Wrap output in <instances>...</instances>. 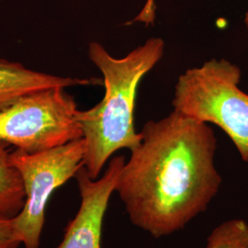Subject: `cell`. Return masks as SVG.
Returning <instances> with one entry per match:
<instances>
[{"label": "cell", "mask_w": 248, "mask_h": 248, "mask_svg": "<svg viewBox=\"0 0 248 248\" xmlns=\"http://www.w3.org/2000/svg\"><path fill=\"white\" fill-rule=\"evenodd\" d=\"M206 248H248V224L233 219L217 226L207 240Z\"/></svg>", "instance_id": "obj_9"}, {"label": "cell", "mask_w": 248, "mask_h": 248, "mask_svg": "<svg viewBox=\"0 0 248 248\" xmlns=\"http://www.w3.org/2000/svg\"><path fill=\"white\" fill-rule=\"evenodd\" d=\"M21 243L17 238L13 217L0 212V248H18Z\"/></svg>", "instance_id": "obj_10"}, {"label": "cell", "mask_w": 248, "mask_h": 248, "mask_svg": "<svg viewBox=\"0 0 248 248\" xmlns=\"http://www.w3.org/2000/svg\"><path fill=\"white\" fill-rule=\"evenodd\" d=\"M143 9H145L146 11H154L155 9V0H147L145 6Z\"/></svg>", "instance_id": "obj_11"}, {"label": "cell", "mask_w": 248, "mask_h": 248, "mask_svg": "<svg viewBox=\"0 0 248 248\" xmlns=\"http://www.w3.org/2000/svg\"><path fill=\"white\" fill-rule=\"evenodd\" d=\"M84 156L83 138L48 150L10 153V162L18 170L25 190L23 209L13 217L17 238L25 248H39L47 203L53 191L84 167Z\"/></svg>", "instance_id": "obj_5"}, {"label": "cell", "mask_w": 248, "mask_h": 248, "mask_svg": "<svg viewBox=\"0 0 248 248\" xmlns=\"http://www.w3.org/2000/svg\"><path fill=\"white\" fill-rule=\"evenodd\" d=\"M242 73L226 59H212L179 76L174 110L221 128L248 162V94L239 88Z\"/></svg>", "instance_id": "obj_3"}, {"label": "cell", "mask_w": 248, "mask_h": 248, "mask_svg": "<svg viewBox=\"0 0 248 248\" xmlns=\"http://www.w3.org/2000/svg\"><path fill=\"white\" fill-rule=\"evenodd\" d=\"M116 185L133 224L159 238L183 229L219 191L217 140L207 124L173 110L149 121Z\"/></svg>", "instance_id": "obj_1"}, {"label": "cell", "mask_w": 248, "mask_h": 248, "mask_svg": "<svg viewBox=\"0 0 248 248\" xmlns=\"http://www.w3.org/2000/svg\"><path fill=\"white\" fill-rule=\"evenodd\" d=\"M78 110L64 88L28 94L0 111V141L36 153L83 138Z\"/></svg>", "instance_id": "obj_4"}, {"label": "cell", "mask_w": 248, "mask_h": 248, "mask_svg": "<svg viewBox=\"0 0 248 248\" xmlns=\"http://www.w3.org/2000/svg\"><path fill=\"white\" fill-rule=\"evenodd\" d=\"M92 84L89 79L62 78L28 69L19 62L0 59V111L23 96L53 88Z\"/></svg>", "instance_id": "obj_7"}, {"label": "cell", "mask_w": 248, "mask_h": 248, "mask_svg": "<svg viewBox=\"0 0 248 248\" xmlns=\"http://www.w3.org/2000/svg\"><path fill=\"white\" fill-rule=\"evenodd\" d=\"M245 24H246L248 31V12L246 14V16H245Z\"/></svg>", "instance_id": "obj_12"}, {"label": "cell", "mask_w": 248, "mask_h": 248, "mask_svg": "<svg viewBox=\"0 0 248 248\" xmlns=\"http://www.w3.org/2000/svg\"><path fill=\"white\" fill-rule=\"evenodd\" d=\"M125 162L123 155L113 157L99 179H92L84 167L79 169L75 177L81 197L79 210L56 248H101L104 216Z\"/></svg>", "instance_id": "obj_6"}, {"label": "cell", "mask_w": 248, "mask_h": 248, "mask_svg": "<svg viewBox=\"0 0 248 248\" xmlns=\"http://www.w3.org/2000/svg\"><path fill=\"white\" fill-rule=\"evenodd\" d=\"M164 52L161 38L148 39L123 58L113 57L99 43L89 44V59L102 73L105 87L104 98L98 104L78 112L85 141L84 168L92 179L98 178L117 151H133L140 144L142 136L134 127L137 89Z\"/></svg>", "instance_id": "obj_2"}, {"label": "cell", "mask_w": 248, "mask_h": 248, "mask_svg": "<svg viewBox=\"0 0 248 248\" xmlns=\"http://www.w3.org/2000/svg\"><path fill=\"white\" fill-rule=\"evenodd\" d=\"M9 145L0 141V212L15 217L23 209L25 190L18 170L10 162Z\"/></svg>", "instance_id": "obj_8"}, {"label": "cell", "mask_w": 248, "mask_h": 248, "mask_svg": "<svg viewBox=\"0 0 248 248\" xmlns=\"http://www.w3.org/2000/svg\"><path fill=\"white\" fill-rule=\"evenodd\" d=\"M0 1H1V0H0Z\"/></svg>", "instance_id": "obj_13"}]
</instances>
